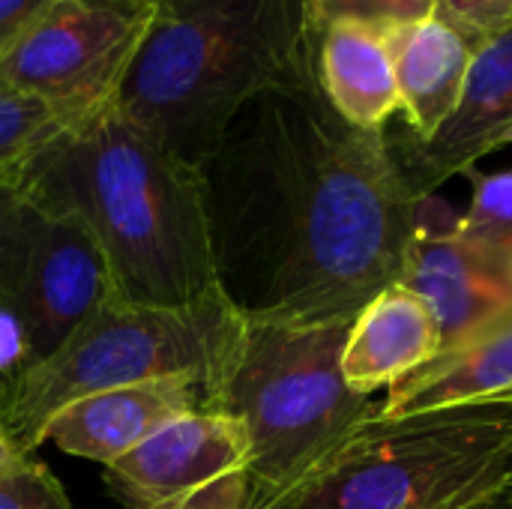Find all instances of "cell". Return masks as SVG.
<instances>
[{
  "label": "cell",
  "mask_w": 512,
  "mask_h": 509,
  "mask_svg": "<svg viewBox=\"0 0 512 509\" xmlns=\"http://www.w3.org/2000/svg\"><path fill=\"white\" fill-rule=\"evenodd\" d=\"M201 177L216 285L243 318L354 321L399 282L423 195L318 81L252 99Z\"/></svg>",
  "instance_id": "cell-1"
},
{
  "label": "cell",
  "mask_w": 512,
  "mask_h": 509,
  "mask_svg": "<svg viewBox=\"0 0 512 509\" xmlns=\"http://www.w3.org/2000/svg\"><path fill=\"white\" fill-rule=\"evenodd\" d=\"M93 234L114 294L138 306H189L216 285L204 177L114 102L63 126L12 180Z\"/></svg>",
  "instance_id": "cell-2"
},
{
  "label": "cell",
  "mask_w": 512,
  "mask_h": 509,
  "mask_svg": "<svg viewBox=\"0 0 512 509\" xmlns=\"http://www.w3.org/2000/svg\"><path fill=\"white\" fill-rule=\"evenodd\" d=\"M315 60L312 0H156L114 105L201 168L252 99L315 84Z\"/></svg>",
  "instance_id": "cell-3"
},
{
  "label": "cell",
  "mask_w": 512,
  "mask_h": 509,
  "mask_svg": "<svg viewBox=\"0 0 512 509\" xmlns=\"http://www.w3.org/2000/svg\"><path fill=\"white\" fill-rule=\"evenodd\" d=\"M348 330L351 321L243 318L231 351L204 384L201 411L237 420L249 438L252 504L288 489L381 411L384 396L345 384Z\"/></svg>",
  "instance_id": "cell-4"
},
{
  "label": "cell",
  "mask_w": 512,
  "mask_h": 509,
  "mask_svg": "<svg viewBox=\"0 0 512 509\" xmlns=\"http://www.w3.org/2000/svg\"><path fill=\"white\" fill-rule=\"evenodd\" d=\"M512 483V399L375 414L252 509H465Z\"/></svg>",
  "instance_id": "cell-5"
},
{
  "label": "cell",
  "mask_w": 512,
  "mask_h": 509,
  "mask_svg": "<svg viewBox=\"0 0 512 509\" xmlns=\"http://www.w3.org/2000/svg\"><path fill=\"white\" fill-rule=\"evenodd\" d=\"M240 324L243 315L222 294L189 306H138L111 297L21 378L0 426L12 447L30 456L42 447L45 423L69 402L177 375L207 384L231 351Z\"/></svg>",
  "instance_id": "cell-6"
},
{
  "label": "cell",
  "mask_w": 512,
  "mask_h": 509,
  "mask_svg": "<svg viewBox=\"0 0 512 509\" xmlns=\"http://www.w3.org/2000/svg\"><path fill=\"white\" fill-rule=\"evenodd\" d=\"M111 297L108 264L84 222L18 183H0V312L18 324L30 369Z\"/></svg>",
  "instance_id": "cell-7"
},
{
  "label": "cell",
  "mask_w": 512,
  "mask_h": 509,
  "mask_svg": "<svg viewBox=\"0 0 512 509\" xmlns=\"http://www.w3.org/2000/svg\"><path fill=\"white\" fill-rule=\"evenodd\" d=\"M156 0H54L0 57V87L72 120L111 105L147 39Z\"/></svg>",
  "instance_id": "cell-8"
},
{
  "label": "cell",
  "mask_w": 512,
  "mask_h": 509,
  "mask_svg": "<svg viewBox=\"0 0 512 509\" xmlns=\"http://www.w3.org/2000/svg\"><path fill=\"white\" fill-rule=\"evenodd\" d=\"M105 483L126 509H252L249 438L225 414L192 411L105 465Z\"/></svg>",
  "instance_id": "cell-9"
},
{
  "label": "cell",
  "mask_w": 512,
  "mask_h": 509,
  "mask_svg": "<svg viewBox=\"0 0 512 509\" xmlns=\"http://www.w3.org/2000/svg\"><path fill=\"white\" fill-rule=\"evenodd\" d=\"M399 282L420 294L441 327V354L465 345L512 312L507 276L459 231V213L438 195L417 201Z\"/></svg>",
  "instance_id": "cell-10"
},
{
  "label": "cell",
  "mask_w": 512,
  "mask_h": 509,
  "mask_svg": "<svg viewBox=\"0 0 512 509\" xmlns=\"http://www.w3.org/2000/svg\"><path fill=\"white\" fill-rule=\"evenodd\" d=\"M204 408V384L192 375L144 381L84 396L60 408L42 429L39 444L69 456L111 465L156 435L171 420Z\"/></svg>",
  "instance_id": "cell-11"
},
{
  "label": "cell",
  "mask_w": 512,
  "mask_h": 509,
  "mask_svg": "<svg viewBox=\"0 0 512 509\" xmlns=\"http://www.w3.org/2000/svg\"><path fill=\"white\" fill-rule=\"evenodd\" d=\"M512 126V27L477 48L459 111L426 141H408L399 156L417 195H435L450 177L477 168L501 150V135Z\"/></svg>",
  "instance_id": "cell-12"
},
{
  "label": "cell",
  "mask_w": 512,
  "mask_h": 509,
  "mask_svg": "<svg viewBox=\"0 0 512 509\" xmlns=\"http://www.w3.org/2000/svg\"><path fill=\"white\" fill-rule=\"evenodd\" d=\"M441 354V327L429 303L402 282L375 294L351 321L342 375L354 393L378 396Z\"/></svg>",
  "instance_id": "cell-13"
},
{
  "label": "cell",
  "mask_w": 512,
  "mask_h": 509,
  "mask_svg": "<svg viewBox=\"0 0 512 509\" xmlns=\"http://www.w3.org/2000/svg\"><path fill=\"white\" fill-rule=\"evenodd\" d=\"M396 72L399 111L414 144L432 141L459 111L477 48L450 24L429 15L384 30Z\"/></svg>",
  "instance_id": "cell-14"
},
{
  "label": "cell",
  "mask_w": 512,
  "mask_h": 509,
  "mask_svg": "<svg viewBox=\"0 0 512 509\" xmlns=\"http://www.w3.org/2000/svg\"><path fill=\"white\" fill-rule=\"evenodd\" d=\"M512 399V312L465 345L438 354L384 393L378 414L405 417L456 405Z\"/></svg>",
  "instance_id": "cell-15"
},
{
  "label": "cell",
  "mask_w": 512,
  "mask_h": 509,
  "mask_svg": "<svg viewBox=\"0 0 512 509\" xmlns=\"http://www.w3.org/2000/svg\"><path fill=\"white\" fill-rule=\"evenodd\" d=\"M318 87L330 108L357 129L384 132L399 111L396 72L384 30L363 21H333L318 33Z\"/></svg>",
  "instance_id": "cell-16"
},
{
  "label": "cell",
  "mask_w": 512,
  "mask_h": 509,
  "mask_svg": "<svg viewBox=\"0 0 512 509\" xmlns=\"http://www.w3.org/2000/svg\"><path fill=\"white\" fill-rule=\"evenodd\" d=\"M474 183L471 207L459 216L462 237L507 276L512 261V168L483 174L465 171Z\"/></svg>",
  "instance_id": "cell-17"
},
{
  "label": "cell",
  "mask_w": 512,
  "mask_h": 509,
  "mask_svg": "<svg viewBox=\"0 0 512 509\" xmlns=\"http://www.w3.org/2000/svg\"><path fill=\"white\" fill-rule=\"evenodd\" d=\"M72 117L60 108L0 87V183H12L18 171L45 147Z\"/></svg>",
  "instance_id": "cell-18"
},
{
  "label": "cell",
  "mask_w": 512,
  "mask_h": 509,
  "mask_svg": "<svg viewBox=\"0 0 512 509\" xmlns=\"http://www.w3.org/2000/svg\"><path fill=\"white\" fill-rule=\"evenodd\" d=\"M435 15V0H312V21L321 33L333 21H363L381 30Z\"/></svg>",
  "instance_id": "cell-19"
},
{
  "label": "cell",
  "mask_w": 512,
  "mask_h": 509,
  "mask_svg": "<svg viewBox=\"0 0 512 509\" xmlns=\"http://www.w3.org/2000/svg\"><path fill=\"white\" fill-rule=\"evenodd\" d=\"M0 509H72V504L45 465L18 456L0 465Z\"/></svg>",
  "instance_id": "cell-20"
},
{
  "label": "cell",
  "mask_w": 512,
  "mask_h": 509,
  "mask_svg": "<svg viewBox=\"0 0 512 509\" xmlns=\"http://www.w3.org/2000/svg\"><path fill=\"white\" fill-rule=\"evenodd\" d=\"M435 18L480 48L512 27V0H435Z\"/></svg>",
  "instance_id": "cell-21"
},
{
  "label": "cell",
  "mask_w": 512,
  "mask_h": 509,
  "mask_svg": "<svg viewBox=\"0 0 512 509\" xmlns=\"http://www.w3.org/2000/svg\"><path fill=\"white\" fill-rule=\"evenodd\" d=\"M54 0H0V57L51 9Z\"/></svg>",
  "instance_id": "cell-22"
},
{
  "label": "cell",
  "mask_w": 512,
  "mask_h": 509,
  "mask_svg": "<svg viewBox=\"0 0 512 509\" xmlns=\"http://www.w3.org/2000/svg\"><path fill=\"white\" fill-rule=\"evenodd\" d=\"M465 509H512V483L507 489H501V492H495V495H489V498H483V501H477V504Z\"/></svg>",
  "instance_id": "cell-23"
},
{
  "label": "cell",
  "mask_w": 512,
  "mask_h": 509,
  "mask_svg": "<svg viewBox=\"0 0 512 509\" xmlns=\"http://www.w3.org/2000/svg\"><path fill=\"white\" fill-rule=\"evenodd\" d=\"M21 453L12 447V441L6 438V432H3V426H0V465H6V462H12V459H18Z\"/></svg>",
  "instance_id": "cell-24"
},
{
  "label": "cell",
  "mask_w": 512,
  "mask_h": 509,
  "mask_svg": "<svg viewBox=\"0 0 512 509\" xmlns=\"http://www.w3.org/2000/svg\"><path fill=\"white\" fill-rule=\"evenodd\" d=\"M507 144H512V126L504 132V135H501V147H507Z\"/></svg>",
  "instance_id": "cell-25"
},
{
  "label": "cell",
  "mask_w": 512,
  "mask_h": 509,
  "mask_svg": "<svg viewBox=\"0 0 512 509\" xmlns=\"http://www.w3.org/2000/svg\"><path fill=\"white\" fill-rule=\"evenodd\" d=\"M507 285H510V294H512V261H510V267H507Z\"/></svg>",
  "instance_id": "cell-26"
}]
</instances>
